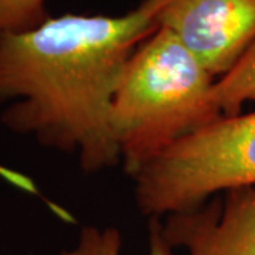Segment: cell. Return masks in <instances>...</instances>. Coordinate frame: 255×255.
Wrapping results in <instances>:
<instances>
[{
	"label": "cell",
	"instance_id": "obj_4",
	"mask_svg": "<svg viewBox=\"0 0 255 255\" xmlns=\"http://www.w3.org/2000/svg\"><path fill=\"white\" fill-rule=\"evenodd\" d=\"M156 24L213 77L223 75L255 41V0H160Z\"/></svg>",
	"mask_w": 255,
	"mask_h": 255
},
{
	"label": "cell",
	"instance_id": "obj_7",
	"mask_svg": "<svg viewBox=\"0 0 255 255\" xmlns=\"http://www.w3.org/2000/svg\"><path fill=\"white\" fill-rule=\"evenodd\" d=\"M121 234L117 228L100 230L84 227L77 247L63 255H119ZM150 255H173L162 233V226L153 223L150 228Z\"/></svg>",
	"mask_w": 255,
	"mask_h": 255
},
{
	"label": "cell",
	"instance_id": "obj_5",
	"mask_svg": "<svg viewBox=\"0 0 255 255\" xmlns=\"http://www.w3.org/2000/svg\"><path fill=\"white\" fill-rule=\"evenodd\" d=\"M162 233L189 255H255V186L230 190L223 206L169 214Z\"/></svg>",
	"mask_w": 255,
	"mask_h": 255
},
{
	"label": "cell",
	"instance_id": "obj_1",
	"mask_svg": "<svg viewBox=\"0 0 255 255\" xmlns=\"http://www.w3.org/2000/svg\"><path fill=\"white\" fill-rule=\"evenodd\" d=\"M159 4L143 0L124 16H50L36 28L0 36V101L20 98L3 122L75 152L88 173L118 163L112 101L128 60L157 30Z\"/></svg>",
	"mask_w": 255,
	"mask_h": 255
},
{
	"label": "cell",
	"instance_id": "obj_8",
	"mask_svg": "<svg viewBox=\"0 0 255 255\" xmlns=\"http://www.w3.org/2000/svg\"><path fill=\"white\" fill-rule=\"evenodd\" d=\"M47 0H0V36L36 28L50 17Z\"/></svg>",
	"mask_w": 255,
	"mask_h": 255
},
{
	"label": "cell",
	"instance_id": "obj_3",
	"mask_svg": "<svg viewBox=\"0 0 255 255\" xmlns=\"http://www.w3.org/2000/svg\"><path fill=\"white\" fill-rule=\"evenodd\" d=\"M145 214L199 207L217 191L255 186V112L220 117L180 139L135 176Z\"/></svg>",
	"mask_w": 255,
	"mask_h": 255
},
{
	"label": "cell",
	"instance_id": "obj_6",
	"mask_svg": "<svg viewBox=\"0 0 255 255\" xmlns=\"http://www.w3.org/2000/svg\"><path fill=\"white\" fill-rule=\"evenodd\" d=\"M213 100L221 117L238 115L246 101L255 100V41L214 82Z\"/></svg>",
	"mask_w": 255,
	"mask_h": 255
},
{
	"label": "cell",
	"instance_id": "obj_2",
	"mask_svg": "<svg viewBox=\"0 0 255 255\" xmlns=\"http://www.w3.org/2000/svg\"><path fill=\"white\" fill-rule=\"evenodd\" d=\"M213 75L182 41L159 27L128 60L111 125L125 172L136 176L180 139L221 117Z\"/></svg>",
	"mask_w": 255,
	"mask_h": 255
}]
</instances>
